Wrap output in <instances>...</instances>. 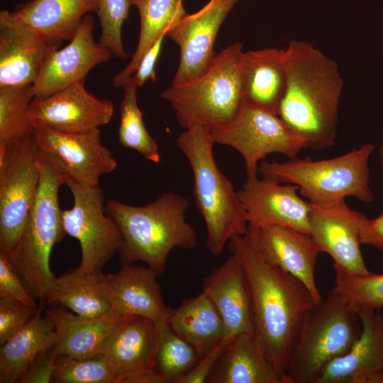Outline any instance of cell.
I'll return each instance as SVG.
<instances>
[{
    "label": "cell",
    "mask_w": 383,
    "mask_h": 383,
    "mask_svg": "<svg viewBox=\"0 0 383 383\" xmlns=\"http://www.w3.org/2000/svg\"><path fill=\"white\" fill-rule=\"evenodd\" d=\"M0 299L21 302L33 307L39 304L15 271L9 257L0 252Z\"/></svg>",
    "instance_id": "f35d334b"
},
{
    "label": "cell",
    "mask_w": 383,
    "mask_h": 383,
    "mask_svg": "<svg viewBox=\"0 0 383 383\" xmlns=\"http://www.w3.org/2000/svg\"><path fill=\"white\" fill-rule=\"evenodd\" d=\"M374 148L367 143L331 159L296 157L285 162L262 161L258 173L270 180L296 185L312 204H330L348 196L370 203L374 196L369 183L368 162Z\"/></svg>",
    "instance_id": "52a82bcc"
},
{
    "label": "cell",
    "mask_w": 383,
    "mask_h": 383,
    "mask_svg": "<svg viewBox=\"0 0 383 383\" xmlns=\"http://www.w3.org/2000/svg\"><path fill=\"white\" fill-rule=\"evenodd\" d=\"M379 157H380L381 166H382V167L383 169V145H382V147L380 148Z\"/></svg>",
    "instance_id": "f6af8a7d"
},
{
    "label": "cell",
    "mask_w": 383,
    "mask_h": 383,
    "mask_svg": "<svg viewBox=\"0 0 383 383\" xmlns=\"http://www.w3.org/2000/svg\"><path fill=\"white\" fill-rule=\"evenodd\" d=\"M160 335L155 361V370L168 383H176L201 359L193 346L177 335L167 320L158 324Z\"/></svg>",
    "instance_id": "836d02e7"
},
{
    "label": "cell",
    "mask_w": 383,
    "mask_h": 383,
    "mask_svg": "<svg viewBox=\"0 0 383 383\" xmlns=\"http://www.w3.org/2000/svg\"><path fill=\"white\" fill-rule=\"evenodd\" d=\"M94 28L92 16L87 14L70 43L63 48H55L48 52L33 84L34 99L45 98L84 81L94 67L111 59V52L94 40Z\"/></svg>",
    "instance_id": "9a60e30c"
},
{
    "label": "cell",
    "mask_w": 383,
    "mask_h": 383,
    "mask_svg": "<svg viewBox=\"0 0 383 383\" xmlns=\"http://www.w3.org/2000/svg\"><path fill=\"white\" fill-rule=\"evenodd\" d=\"M360 242L383 251V211L376 218L365 217L360 226Z\"/></svg>",
    "instance_id": "7bdbcfd3"
},
{
    "label": "cell",
    "mask_w": 383,
    "mask_h": 383,
    "mask_svg": "<svg viewBox=\"0 0 383 383\" xmlns=\"http://www.w3.org/2000/svg\"><path fill=\"white\" fill-rule=\"evenodd\" d=\"M39 302L30 322L0 348V383H20L35 358L55 345L57 335L52 321Z\"/></svg>",
    "instance_id": "f1b7e54d"
},
{
    "label": "cell",
    "mask_w": 383,
    "mask_h": 383,
    "mask_svg": "<svg viewBox=\"0 0 383 383\" xmlns=\"http://www.w3.org/2000/svg\"><path fill=\"white\" fill-rule=\"evenodd\" d=\"M34 136L43 154L57 170L83 186H99L101 177L118 167L103 145L99 128L64 133L35 128Z\"/></svg>",
    "instance_id": "7c38bea8"
},
{
    "label": "cell",
    "mask_w": 383,
    "mask_h": 383,
    "mask_svg": "<svg viewBox=\"0 0 383 383\" xmlns=\"http://www.w3.org/2000/svg\"><path fill=\"white\" fill-rule=\"evenodd\" d=\"M38 32L0 12V87L33 84L50 51L58 48Z\"/></svg>",
    "instance_id": "ffe728a7"
},
{
    "label": "cell",
    "mask_w": 383,
    "mask_h": 383,
    "mask_svg": "<svg viewBox=\"0 0 383 383\" xmlns=\"http://www.w3.org/2000/svg\"><path fill=\"white\" fill-rule=\"evenodd\" d=\"M58 355L54 346L41 352L23 374L20 383H50Z\"/></svg>",
    "instance_id": "60d3db41"
},
{
    "label": "cell",
    "mask_w": 383,
    "mask_h": 383,
    "mask_svg": "<svg viewBox=\"0 0 383 383\" xmlns=\"http://www.w3.org/2000/svg\"><path fill=\"white\" fill-rule=\"evenodd\" d=\"M159 326L140 316H126L112 333L102 357L114 383H147L155 370Z\"/></svg>",
    "instance_id": "e0dca14e"
},
{
    "label": "cell",
    "mask_w": 383,
    "mask_h": 383,
    "mask_svg": "<svg viewBox=\"0 0 383 383\" xmlns=\"http://www.w3.org/2000/svg\"><path fill=\"white\" fill-rule=\"evenodd\" d=\"M33 84L0 87V155L34 135L29 111Z\"/></svg>",
    "instance_id": "1f68e13d"
},
{
    "label": "cell",
    "mask_w": 383,
    "mask_h": 383,
    "mask_svg": "<svg viewBox=\"0 0 383 383\" xmlns=\"http://www.w3.org/2000/svg\"><path fill=\"white\" fill-rule=\"evenodd\" d=\"M46 305H59L83 317H97L112 310L102 272L74 269L56 277Z\"/></svg>",
    "instance_id": "f546056e"
},
{
    "label": "cell",
    "mask_w": 383,
    "mask_h": 383,
    "mask_svg": "<svg viewBox=\"0 0 383 383\" xmlns=\"http://www.w3.org/2000/svg\"><path fill=\"white\" fill-rule=\"evenodd\" d=\"M189 205L187 198L174 192H165L140 206L108 201L106 211L122 235L118 251L121 263L142 261L159 276L165 271L168 255L174 248H195L197 233L184 217Z\"/></svg>",
    "instance_id": "3957f363"
},
{
    "label": "cell",
    "mask_w": 383,
    "mask_h": 383,
    "mask_svg": "<svg viewBox=\"0 0 383 383\" xmlns=\"http://www.w3.org/2000/svg\"><path fill=\"white\" fill-rule=\"evenodd\" d=\"M122 88L124 95L120 104L118 142L122 146L135 150L145 159L159 163L161 157L158 145L148 131L138 105V87L131 77Z\"/></svg>",
    "instance_id": "d6a6232c"
},
{
    "label": "cell",
    "mask_w": 383,
    "mask_h": 383,
    "mask_svg": "<svg viewBox=\"0 0 383 383\" xmlns=\"http://www.w3.org/2000/svg\"><path fill=\"white\" fill-rule=\"evenodd\" d=\"M111 101L88 91L84 81L45 98L33 99L29 114L35 128L64 133L84 132L107 124L112 118Z\"/></svg>",
    "instance_id": "2e32d148"
},
{
    "label": "cell",
    "mask_w": 383,
    "mask_h": 383,
    "mask_svg": "<svg viewBox=\"0 0 383 383\" xmlns=\"http://www.w3.org/2000/svg\"><path fill=\"white\" fill-rule=\"evenodd\" d=\"M362 331L360 316L335 288L308 313L286 374L287 383H316L332 360L347 353Z\"/></svg>",
    "instance_id": "ba28073f"
},
{
    "label": "cell",
    "mask_w": 383,
    "mask_h": 383,
    "mask_svg": "<svg viewBox=\"0 0 383 383\" xmlns=\"http://www.w3.org/2000/svg\"><path fill=\"white\" fill-rule=\"evenodd\" d=\"M240 79L244 104L278 115L287 81L284 49L243 52Z\"/></svg>",
    "instance_id": "d4e9b609"
},
{
    "label": "cell",
    "mask_w": 383,
    "mask_h": 383,
    "mask_svg": "<svg viewBox=\"0 0 383 383\" xmlns=\"http://www.w3.org/2000/svg\"><path fill=\"white\" fill-rule=\"evenodd\" d=\"M234 338H225L210 353L201 358L197 364L176 383H204L218 360Z\"/></svg>",
    "instance_id": "ab89813d"
},
{
    "label": "cell",
    "mask_w": 383,
    "mask_h": 383,
    "mask_svg": "<svg viewBox=\"0 0 383 383\" xmlns=\"http://www.w3.org/2000/svg\"><path fill=\"white\" fill-rule=\"evenodd\" d=\"M310 204V235L321 252L332 257L334 270L351 275L370 273L360 250V226L365 214L349 208L345 200Z\"/></svg>",
    "instance_id": "5bb4252c"
},
{
    "label": "cell",
    "mask_w": 383,
    "mask_h": 383,
    "mask_svg": "<svg viewBox=\"0 0 383 383\" xmlns=\"http://www.w3.org/2000/svg\"><path fill=\"white\" fill-rule=\"evenodd\" d=\"M207 382L284 383L255 333L233 338L221 356Z\"/></svg>",
    "instance_id": "4316f807"
},
{
    "label": "cell",
    "mask_w": 383,
    "mask_h": 383,
    "mask_svg": "<svg viewBox=\"0 0 383 383\" xmlns=\"http://www.w3.org/2000/svg\"><path fill=\"white\" fill-rule=\"evenodd\" d=\"M62 184V174L42 152L36 197L20 238L9 256L26 289L44 305L56 278L50 266L51 251L67 235L58 201Z\"/></svg>",
    "instance_id": "5b68a950"
},
{
    "label": "cell",
    "mask_w": 383,
    "mask_h": 383,
    "mask_svg": "<svg viewBox=\"0 0 383 383\" xmlns=\"http://www.w3.org/2000/svg\"><path fill=\"white\" fill-rule=\"evenodd\" d=\"M45 313L54 325L57 355L78 359L102 357L112 333L126 316L111 310L100 316L83 317L63 306L49 307Z\"/></svg>",
    "instance_id": "cb8c5ba5"
},
{
    "label": "cell",
    "mask_w": 383,
    "mask_h": 383,
    "mask_svg": "<svg viewBox=\"0 0 383 383\" xmlns=\"http://www.w3.org/2000/svg\"><path fill=\"white\" fill-rule=\"evenodd\" d=\"M99 0H31L17 4L11 16L60 47L70 40L83 18L96 13Z\"/></svg>",
    "instance_id": "484cf974"
},
{
    "label": "cell",
    "mask_w": 383,
    "mask_h": 383,
    "mask_svg": "<svg viewBox=\"0 0 383 383\" xmlns=\"http://www.w3.org/2000/svg\"><path fill=\"white\" fill-rule=\"evenodd\" d=\"M53 383H114V374L101 357L78 359L59 355L52 377Z\"/></svg>",
    "instance_id": "d590c367"
},
{
    "label": "cell",
    "mask_w": 383,
    "mask_h": 383,
    "mask_svg": "<svg viewBox=\"0 0 383 383\" xmlns=\"http://www.w3.org/2000/svg\"><path fill=\"white\" fill-rule=\"evenodd\" d=\"M215 143L227 145L243 157L247 177L257 176L259 162L267 155L280 153L296 157L306 143L272 112L244 104L227 126L211 131Z\"/></svg>",
    "instance_id": "8fae6325"
},
{
    "label": "cell",
    "mask_w": 383,
    "mask_h": 383,
    "mask_svg": "<svg viewBox=\"0 0 383 383\" xmlns=\"http://www.w3.org/2000/svg\"><path fill=\"white\" fill-rule=\"evenodd\" d=\"M298 190L296 185L282 184L257 175L247 177L237 192L248 226H282L310 235L311 204L300 197Z\"/></svg>",
    "instance_id": "ac0fdd59"
},
{
    "label": "cell",
    "mask_w": 383,
    "mask_h": 383,
    "mask_svg": "<svg viewBox=\"0 0 383 383\" xmlns=\"http://www.w3.org/2000/svg\"><path fill=\"white\" fill-rule=\"evenodd\" d=\"M248 232L267 262L301 281L320 302L315 267L321 251L310 235L277 225L248 226Z\"/></svg>",
    "instance_id": "d6986e66"
},
{
    "label": "cell",
    "mask_w": 383,
    "mask_h": 383,
    "mask_svg": "<svg viewBox=\"0 0 383 383\" xmlns=\"http://www.w3.org/2000/svg\"><path fill=\"white\" fill-rule=\"evenodd\" d=\"M284 55L287 81L278 116L306 148L335 145L343 87L338 65L302 40L291 41Z\"/></svg>",
    "instance_id": "7a4b0ae2"
},
{
    "label": "cell",
    "mask_w": 383,
    "mask_h": 383,
    "mask_svg": "<svg viewBox=\"0 0 383 383\" xmlns=\"http://www.w3.org/2000/svg\"><path fill=\"white\" fill-rule=\"evenodd\" d=\"M139 13L140 28L135 51L127 66L112 79L116 87H123L135 72L139 63L156 40L187 13L182 0H130Z\"/></svg>",
    "instance_id": "4dcf8cb0"
},
{
    "label": "cell",
    "mask_w": 383,
    "mask_h": 383,
    "mask_svg": "<svg viewBox=\"0 0 383 383\" xmlns=\"http://www.w3.org/2000/svg\"><path fill=\"white\" fill-rule=\"evenodd\" d=\"M167 322L177 335L194 348L200 358L226 338L218 311L203 292L171 309Z\"/></svg>",
    "instance_id": "83f0119b"
},
{
    "label": "cell",
    "mask_w": 383,
    "mask_h": 383,
    "mask_svg": "<svg viewBox=\"0 0 383 383\" xmlns=\"http://www.w3.org/2000/svg\"><path fill=\"white\" fill-rule=\"evenodd\" d=\"M42 152L32 136L0 155V252L11 255L38 192Z\"/></svg>",
    "instance_id": "9c48e42d"
},
{
    "label": "cell",
    "mask_w": 383,
    "mask_h": 383,
    "mask_svg": "<svg viewBox=\"0 0 383 383\" xmlns=\"http://www.w3.org/2000/svg\"><path fill=\"white\" fill-rule=\"evenodd\" d=\"M62 175L72 194L74 204L62 211L65 231L76 238L81 248V261L77 270L102 272L109 260L118 252L122 235L115 221L106 213L104 194L99 186H83Z\"/></svg>",
    "instance_id": "30bf717a"
},
{
    "label": "cell",
    "mask_w": 383,
    "mask_h": 383,
    "mask_svg": "<svg viewBox=\"0 0 383 383\" xmlns=\"http://www.w3.org/2000/svg\"><path fill=\"white\" fill-rule=\"evenodd\" d=\"M214 144L211 130L200 125L186 128L177 139L193 172L194 200L206 224L207 247L218 256L232 238L247 233L248 221L238 192L215 161Z\"/></svg>",
    "instance_id": "277c9868"
},
{
    "label": "cell",
    "mask_w": 383,
    "mask_h": 383,
    "mask_svg": "<svg viewBox=\"0 0 383 383\" xmlns=\"http://www.w3.org/2000/svg\"><path fill=\"white\" fill-rule=\"evenodd\" d=\"M131 6L130 0H99L96 13L101 27L99 42L121 60L128 57L123 44L122 27Z\"/></svg>",
    "instance_id": "8d00e7d4"
},
{
    "label": "cell",
    "mask_w": 383,
    "mask_h": 383,
    "mask_svg": "<svg viewBox=\"0 0 383 383\" xmlns=\"http://www.w3.org/2000/svg\"><path fill=\"white\" fill-rule=\"evenodd\" d=\"M355 309L362 326L359 338L347 353L326 366L316 383H367L383 368V315Z\"/></svg>",
    "instance_id": "603a6c76"
},
{
    "label": "cell",
    "mask_w": 383,
    "mask_h": 383,
    "mask_svg": "<svg viewBox=\"0 0 383 383\" xmlns=\"http://www.w3.org/2000/svg\"><path fill=\"white\" fill-rule=\"evenodd\" d=\"M205 293L218 311L226 338L255 333L252 304L245 274L233 254L203 282Z\"/></svg>",
    "instance_id": "7402d4cb"
},
{
    "label": "cell",
    "mask_w": 383,
    "mask_h": 383,
    "mask_svg": "<svg viewBox=\"0 0 383 383\" xmlns=\"http://www.w3.org/2000/svg\"><path fill=\"white\" fill-rule=\"evenodd\" d=\"M335 272V288L348 299L355 309L378 311L383 308V274L351 275L340 270Z\"/></svg>",
    "instance_id": "e575fe53"
},
{
    "label": "cell",
    "mask_w": 383,
    "mask_h": 383,
    "mask_svg": "<svg viewBox=\"0 0 383 383\" xmlns=\"http://www.w3.org/2000/svg\"><path fill=\"white\" fill-rule=\"evenodd\" d=\"M38 307L0 299V345L21 331L33 318Z\"/></svg>",
    "instance_id": "74e56055"
},
{
    "label": "cell",
    "mask_w": 383,
    "mask_h": 383,
    "mask_svg": "<svg viewBox=\"0 0 383 383\" xmlns=\"http://www.w3.org/2000/svg\"><path fill=\"white\" fill-rule=\"evenodd\" d=\"M166 33H162L148 49L142 57L139 65L132 77L138 88L142 87L147 81L155 82L157 75L155 65L162 50L163 40Z\"/></svg>",
    "instance_id": "b9f144b4"
},
{
    "label": "cell",
    "mask_w": 383,
    "mask_h": 383,
    "mask_svg": "<svg viewBox=\"0 0 383 383\" xmlns=\"http://www.w3.org/2000/svg\"><path fill=\"white\" fill-rule=\"evenodd\" d=\"M367 383H383V368L370 377Z\"/></svg>",
    "instance_id": "ee69618b"
},
{
    "label": "cell",
    "mask_w": 383,
    "mask_h": 383,
    "mask_svg": "<svg viewBox=\"0 0 383 383\" xmlns=\"http://www.w3.org/2000/svg\"><path fill=\"white\" fill-rule=\"evenodd\" d=\"M238 0H210L194 13H187L167 30L166 36L180 50L179 62L172 84H179L204 74L216 54L218 32Z\"/></svg>",
    "instance_id": "4fadbf2b"
},
{
    "label": "cell",
    "mask_w": 383,
    "mask_h": 383,
    "mask_svg": "<svg viewBox=\"0 0 383 383\" xmlns=\"http://www.w3.org/2000/svg\"><path fill=\"white\" fill-rule=\"evenodd\" d=\"M228 247L243 269L255 333L287 383L304 321L317 303L301 281L264 259L248 231L232 238Z\"/></svg>",
    "instance_id": "6da1fadb"
},
{
    "label": "cell",
    "mask_w": 383,
    "mask_h": 383,
    "mask_svg": "<svg viewBox=\"0 0 383 383\" xmlns=\"http://www.w3.org/2000/svg\"><path fill=\"white\" fill-rule=\"evenodd\" d=\"M240 42L216 54L209 68L199 77L179 84H172L161 93L175 111L179 124L184 129L194 125L210 130L224 127L239 113L243 99Z\"/></svg>",
    "instance_id": "8992f818"
},
{
    "label": "cell",
    "mask_w": 383,
    "mask_h": 383,
    "mask_svg": "<svg viewBox=\"0 0 383 383\" xmlns=\"http://www.w3.org/2000/svg\"><path fill=\"white\" fill-rule=\"evenodd\" d=\"M157 276L148 266L131 264L104 274L112 310L121 315L146 317L157 324L167 320L171 308L165 304Z\"/></svg>",
    "instance_id": "44dd1931"
}]
</instances>
